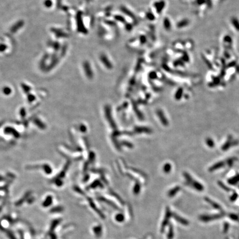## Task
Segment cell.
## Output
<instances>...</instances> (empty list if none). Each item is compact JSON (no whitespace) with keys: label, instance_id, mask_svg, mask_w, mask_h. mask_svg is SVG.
Segmentation results:
<instances>
[{"label":"cell","instance_id":"1","mask_svg":"<svg viewBox=\"0 0 239 239\" xmlns=\"http://www.w3.org/2000/svg\"><path fill=\"white\" fill-rule=\"evenodd\" d=\"M239 143V142L238 141H235V142H232V137L230 136L228 138L227 141L225 143V144L223 145V146L222 147V149L223 151H226L227 150V149H229V148L231 147V146H234L236 145H238Z\"/></svg>","mask_w":239,"mask_h":239},{"label":"cell","instance_id":"2","mask_svg":"<svg viewBox=\"0 0 239 239\" xmlns=\"http://www.w3.org/2000/svg\"><path fill=\"white\" fill-rule=\"evenodd\" d=\"M225 164V163L224 162H223V161L219 162L216 163L214 164L213 166H212L211 167H210V169H209V171L212 172V171H214L215 170H217V169H220V168H222V167L224 166Z\"/></svg>","mask_w":239,"mask_h":239},{"label":"cell","instance_id":"3","mask_svg":"<svg viewBox=\"0 0 239 239\" xmlns=\"http://www.w3.org/2000/svg\"><path fill=\"white\" fill-rule=\"evenodd\" d=\"M192 185L197 190L201 191L203 189V186H202L200 183H198V182L197 181H193Z\"/></svg>","mask_w":239,"mask_h":239},{"label":"cell","instance_id":"4","mask_svg":"<svg viewBox=\"0 0 239 239\" xmlns=\"http://www.w3.org/2000/svg\"><path fill=\"white\" fill-rule=\"evenodd\" d=\"M238 182H239V174H238L236 177H234L228 180L229 183L231 184H235Z\"/></svg>","mask_w":239,"mask_h":239},{"label":"cell","instance_id":"5","mask_svg":"<svg viewBox=\"0 0 239 239\" xmlns=\"http://www.w3.org/2000/svg\"><path fill=\"white\" fill-rule=\"evenodd\" d=\"M206 145H207L209 147H210V148H212V147H214V141L212 140V138H207L206 140Z\"/></svg>","mask_w":239,"mask_h":239},{"label":"cell","instance_id":"6","mask_svg":"<svg viewBox=\"0 0 239 239\" xmlns=\"http://www.w3.org/2000/svg\"><path fill=\"white\" fill-rule=\"evenodd\" d=\"M184 177H185L186 179V181H187L188 182H190V183H191V182L193 181V179H192V177H191V176L188 173H184Z\"/></svg>","mask_w":239,"mask_h":239},{"label":"cell","instance_id":"7","mask_svg":"<svg viewBox=\"0 0 239 239\" xmlns=\"http://www.w3.org/2000/svg\"><path fill=\"white\" fill-rule=\"evenodd\" d=\"M235 158H230V159H229L227 160V163L228 165H229V166H230L234 163V162L235 161Z\"/></svg>","mask_w":239,"mask_h":239},{"label":"cell","instance_id":"8","mask_svg":"<svg viewBox=\"0 0 239 239\" xmlns=\"http://www.w3.org/2000/svg\"><path fill=\"white\" fill-rule=\"evenodd\" d=\"M219 184L220 186L221 187L224 188L225 189H226V190H227V189H228V188H227L226 186H225L224 184L223 183H221V182H219Z\"/></svg>","mask_w":239,"mask_h":239}]
</instances>
